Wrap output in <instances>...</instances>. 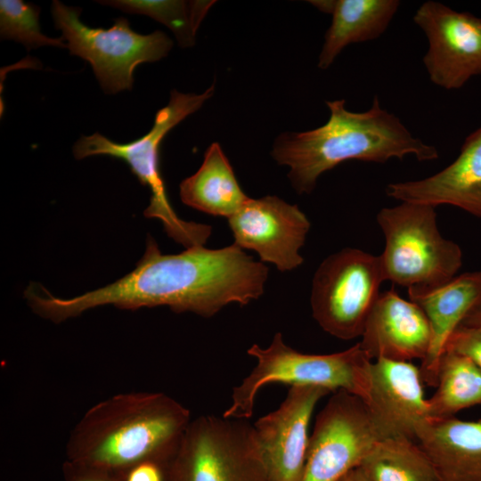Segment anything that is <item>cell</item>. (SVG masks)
I'll return each mask as SVG.
<instances>
[{
	"mask_svg": "<svg viewBox=\"0 0 481 481\" xmlns=\"http://www.w3.org/2000/svg\"><path fill=\"white\" fill-rule=\"evenodd\" d=\"M180 198L201 212L230 218L248 201L218 143L207 149L201 166L180 183Z\"/></svg>",
	"mask_w": 481,
	"mask_h": 481,
	"instance_id": "20",
	"label": "cell"
},
{
	"mask_svg": "<svg viewBox=\"0 0 481 481\" xmlns=\"http://www.w3.org/2000/svg\"><path fill=\"white\" fill-rule=\"evenodd\" d=\"M81 8L53 1L54 26L73 55L88 61L106 94L131 90L135 68L167 56L172 40L162 31L148 35L134 31L124 17L115 19L109 29H93L80 21Z\"/></svg>",
	"mask_w": 481,
	"mask_h": 481,
	"instance_id": "8",
	"label": "cell"
},
{
	"mask_svg": "<svg viewBox=\"0 0 481 481\" xmlns=\"http://www.w3.org/2000/svg\"><path fill=\"white\" fill-rule=\"evenodd\" d=\"M267 277L266 265L234 243L163 254L149 236L135 269L115 282L71 298L53 297L31 284L25 296L35 313L54 322L105 305L121 309L167 306L176 313L211 317L229 304L245 306L261 297Z\"/></svg>",
	"mask_w": 481,
	"mask_h": 481,
	"instance_id": "1",
	"label": "cell"
},
{
	"mask_svg": "<svg viewBox=\"0 0 481 481\" xmlns=\"http://www.w3.org/2000/svg\"><path fill=\"white\" fill-rule=\"evenodd\" d=\"M64 481H125L126 477L81 463L65 461L62 466Z\"/></svg>",
	"mask_w": 481,
	"mask_h": 481,
	"instance_id": "26",
	"label": "cell"
},
{
	"mask_svg": "<svg viewBox=\"0 0 481 481\" xmlns=\"http://www.w3.org/2000/svg\"><path fill=\"white\" fill-rule=\"evenodd\" d=\"M338 481H371L361 466L355 467L342 476Z\"/></svg>",
	"mask_w": 481,
	"mask_h": 481,
	"instance_id": "28",
	"label": "cell"
},
{
	"mask_svg": "<svg viewBox=\"0 0 481 481\" xmlns=\"http://www.w3.org/2000/svg\"><path fill=\"white\" fill-rule=\"evenodd\" d=\"M418 443L439 481H481V419L430 420L420 429Z\"/></svg>",
	"mask_w": 481,
	"mask_h": 481,
	"instance_id": "18",
	"label": "cell"
},
{
	"mask_svg": "<svg viewBox=\"0 0 481 481\" xmlns=\"http://www.w3.org/2000/svg\"><path fill=\"white\" fill-rule=\"evenodd\" d=\"M328 121L305 132H285L274 141L271 154L289 167L288 177L298 193L314 191L320 175L348 160L385 163L413 155L432 161L439 154L383 109L374 96L371 107L362 112L346 108L345 100L328 101Z\"/></svg>",
	"mask_w": 481,
	"mask_h": 481,
	"instance_id": "3",
	"label": "cell"
},
{
	"mask_svg": "<svg viewBox=\"0 0 481 481\" xmlns=\"http://www.w3.org/2000/svg\"><path fill=\"white\" fill-rule=\"evenodd\" d=\"M409 298L422 308L430 324V346L420 371L423 383L436 387L439 360L449 337L481 304V270L456 275L439 288Z\"/></svg>",
	"mask_w": 481,
	"mask_h": 481,
	"instance_id": "17",
	"label": "cell"
},
{
	"mask_svg": "<svg viewBox=\"0 0 481 481\" xmlns=\"http://www.w3.org/2000/svg\"><path fill=\"white\" fill-rule=\"evenodd\" d=\"M436 208L400 202L376 216L385 238L379 256L386 281L405 287L409 298L452 280L463 263L461 247L441 234Z\"/></svg>",
	"mask_w": 481,
	"mask_h": 481,
	"instance_id": "4",
	"label": "cell"
},
{
	"mask_svg": "<svg viewBox=\"0 0 481 481\" xmlns=\"http://www.w3.org/2000/svg\"><path fill=\"white\" fill-rule=\"evenodd\" d=\"M40 8L21 0L0 1L1 39L14 40L28 50L41 46L67 47L64 40L44 35L39 24Z\"/></svg>",
	"mask_w": 481,
	"mask_h": 481,
	"instance_id": "24",
	"label": "cell"
},
{
	"mask_svg": "<svg viewBox=\"0 0 481 481\" xmlns=\"http://www.w3.org/2000/svg\"><path fill=\"white\" fill-rule=\"evenodd\" d=\"M461 324L469 326L481 325V304L469 312Z\"/></svg>",
	"mask_w": 481,
	"mask_h": 481,
	"instance_id": "29",
	"label": "cell"
},
{
	"mask_svg": "<svg viewBox=\"0 0 481 481\" xmlns=\"http://www.w3.org/2000/svg\"><path fill=\"white\" fill-rule=\"evenodd\" d=\"M431 342V328L422 308L394 289L380 292L358 342L367 357L375 361H421Z\"/></svg>",
	"mask_w": 481,
	"mask_h": 481,
	"instance_id": "15",
	"label": "cell"
},
{
	"mask_svg": "<svg viewBox=\"0 0 481 481\" xmlns=\"http://www.w3.org/2000/svg\"><path fill=\"white\" fill-rule=\"evenodd\" d=\"M234 244L256 251L261 262L274 265L281 272L298 267L304 259L299 253L311 224L298 205L277 196L249 198L228 218Z\"/></svg>",
	"mask_w": 481,
	"mask_h": 481,
	"instance_id": "12",
	"label": "cell"
},
{
	"mask_svg": "<svg viewBox=\"0 0 481 481\" xmlns=\"http://www.w3.org/2000/svg\"><path fill=\"white\" fill-rule=\"evenodd\" d=\"M420 368L412 362L371 361L360 397L383 438L404 437L418 442L430 420Z\"/></svg>",
	"mask_w": 481,
	"mask_h": 481,
	"instance_id": "14",
	"label": "cell"
},
{
	"mask_svg": "<svg viewBox=\"0 0 481 481\" xmlns=\"http://www.w3.org/2000/svg\"><path fill=\"white\" fill-rule=\"evenodd\" d=\"M214 91V85L202 94H183L172 90L168 103L156 113L151 129L130 143H115L94 133L81 136L73 147L77 159L106 155L126 161L140 183L151 191L150 204L144 210V216L159 219L167 235L186 249L204 246L212 228L208 224L184 221L173 209L160 173L159 148L166 135L186 117L197 111L212 97Z\"/></svg>",
	"mask_w": 481,
	"mask_h": 481,
	"instance_id": "5",
	"label": "cell"
},
{
	"mask_svg": "<svg viewBox=\"0 0 481 481\" xmlns=\"http://www.w3.org/2000/svg\"><path fill=\"white\" fill-rule=\"evenodd\" d=\"M125 481H166L165 470L156 463H141L128 471Z\"/></svg>",
	"mask_w": 481,
	"mask_h": 481,
	"instance_id": "27",
	"label": "cell"
},
{
	"mask_svg": "<svg viewBox=\"0 0 481 481\" xmlns=\"http://www.w3.org/2000/svg\"><path fill=\"white\" fill-rule=\"evenodd\" d=\"M183 404L160 392H127L93 405L77 423L67 461L126 477L144 462L164 470L191 422Z\"/></svg>",
	"mask_w": 481,
	"mask_h": 481,
	"instance_id": "2",
	"label": "cell"
},
{
	"mask_svg": "<svg viewBox=\"0 0 481 481\" xmlns=\"http://www.w3.org/2000/svg\"><path fill=\"white\" fill-rule=\"evenodd\" d=\"M382 438L360 397L334 392L315 419L301 481H338Z\"/></svg>",
	"mask_w": 481,
	"mask_h": 481,
	"instance_id": "10",
	"label": "cell"
},
{
	"mask_svg": "<svg viewBox=\"0 0 481 481\" xmlns=\"http://www.w3.org/2000/svg\"><path fill=\"white\" fill-rule=\"evenodd\" d=\"M322 12L330 13L332 21L325 33L318 67L328 69L342 50L354 43L379 37L396 13L398 0L311 1Z\"/></svg>",
	"mask_w": 481,
	"mask_h": 481,
	"instance_id": "19",
	"label": "cell"
},
{
	"mask_svg": "<svg viewBox=\"0 0 481 481\" xmlns=\"http://www.w3.org/2000/svg\"><path fill=\"white\" fill-rule=\"evenodd\" d=\"M386 193L400 202L457 207L481 218V126L446 167L423 179L390 183Z\"/></svg>",
	"mask_w": 481,
	"mask_h": 481,
	"instance_id": "16",
	"label": "cell"
},
{
	"mask_svg": "<svg viewBox=\"0 0 481 481\" xmlns=\"http://www.w3.org/2000/svg\"><path fill=\"white\" fill-rule=\"evenodd\" d=\"M165 476L166 481H268L254 425L223 415L191 420Z\"/></svg>",
	"mask_w": 481,
	"mask_h": 481,
	"instance_id": "7",
	"label": "cell"
},
{
	"mask_svg": "<svg viewBox=\"0 0 481 481\" xmlns=\"http://www.w3.org/2000/svg\"><path fill=\"white\" fill-rule=\"evenodd\" d=\"M127 13L143 14L167 26L181 47H191L198 29L216 1L108 0L97 1Z\"/></svg>",
	"mask_w": 481,
	"mask_h": 481,
	"instance_id": "23",
	"label": "cell"
},
{
	"mask_svg": "<svg viewBox=\"0 0 481 481\" xmlns=\"http://www.w3.org/2000/svg\"><path fill=\"white\" fill-rule=\"evenodd\" d=\"M330 392L315 385L291 386L281 405L253 424L268 481H301L310 420Z\"/></svg>",
	"mask_w": 481,
	"mask_h": 481,
	"instance_id": "13",
	"label": "cell"
},
{
	"mask_svg": "<svg viewBox=\"0 0 481 481\" xmlns=\"http://www.w3.org/2000/svg\"><path fill=\"white\" fill-rule=\"evenodd\" d=\"M247 353L257 359V365L232 388V403L223 413L225 418L249 419L258 391L271 383L315 385L361 397L371 362L359 343L334 354H304L289 346L280 332L274 334L267 347L254 344Z\"/></svg>",
	"mask_w": 481,
	"mask_h": 481,
	"instance_id": "6",
	"label": "cell"
},
{
	"mask_svg": "<svg viewBox=\"0 0 481 481\" xmlns=\"http://www.w3.org/2000/svg\"><path fill=\"white\" fill-rule=\"evenodd\" d=\"M436 390L428 399L430 420L454 417L481 405V370L467 356L445 350L437 368Z\"/></svg>",
	"mask_w": 481,
	"mask_h": 481,
	"instance_id": "21",
	"label": "cell"
},
{
	"mask_svg": "<svg viewBox=\"0 0 481 481\" xmlns=\"http://www.w3.org/2000/svg\"><path fill=\"white\" fill-rule=\"evenodd\" d=\"M384 281L379 256L355 248L331 254L321 263L312 281V315L337 338H361Z\"/></svg>",
	"mask_w": 481,
	"mask_h": 481,
	"instance_id": "9",
	"label": "cell"
},
{
	"mask_svg": "<svg viewBox=\"0 0 481 481\" xmlns=\"http://www.w3.org/2000/svg\"><path fill=\"white\" fill-rule=\"evenodd\" d=\"M412 19L428 41L423 63L433 84L457 90L481 75V18L429 0Z\"/></svg>",
	"mask_w": 481,
	"mask_h": 481,
	"instance_id": "11",
	"label": "cell"
},
{
	"mask_svg": "<svg viewBox=\"0 0 481 481\" xmlns=\"http://www.w3.org/2000/svg\"><path fill=\"white\" fill-rule=\"evenodd\" d=\"M360 466L371 481H439L420 444L404 437L379 440Z\"/></svg>",
	"mask_w": 481,
	"mask_h": 481,
	"instance_id": "22",
	"label": "cell"
},
{
	"mask_svg": "<svg viewBox=\"0 0 481 481\" xmlns=\"http://www.w3.org/2000/svg\"><path fill=\"white\" fill-rule=\"evenodd\" d=\"M445 350L469 357L481 370V325L461 324L449 337Z\"/></svg>",
	"mask_w": 481,
	"mask_h": 481,
	"instance_id": "25",
	"label": "cell"
}]
</instances>
